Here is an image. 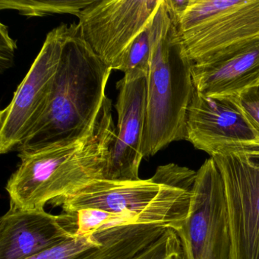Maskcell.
I'll return each instance as SVG.
<instances>
[{
    "instance_id": "cell-1",
    "label": "cell",
    "mask_w": 259,
    "mask_h": 259,
    "mask_svg": "<svg viewBox=\"0 0 259 259\" xmlns=\"http://www.w3.org/2000/svg\"><path fill=\"white\" fill-rule=\"evenodd\" d=\"M106 97L91 133L72 143L19 153L21 163L7 183L10 206L45 209L49 201L73 195L105 179L116 127Z\"/></svg>"
},
{
    "instance_id": "cell-2",
    "label": "cell",
    "mask_w": 259,
    "mask_h": 259,
    "mask_svg": "<svg viewBox=\"0 0 259 259\" xmlns=\"http://www.w3.org/2000/svg\"><path fill=\"white\" fill-rule=\"evenodd\" d=\"M111 71L92 52L78 25L69 24L48 109L17 151L29 152L85 138L107 97Z\"/></svg>"
},
{
    "instance_id": "cell-3",
    "label": "cell",
    "mask_w": 259,
    "mask_h": 259,
    "mask_svg": "<svg viewBox=\"0 0 259 259\" xmlns=\"http://www.w3.org/2000/svg\"><path fill=\"white\" fill-rule=\"evenodd\" d=\"M197 172L176 163L157 167L148 180H95L52 201L64 213L83 209L117 215L128 224L164 226L177 231L187 218Z\"/></svg>"
},
{
    "instance_id": "cell-4",
    "label": "cell",
    "mask_w": 259,
    "mask_h": 259,
    "mask_svg": "<svg viewBox=\"0 0 259 259\" xmlns=\"http://www.w3.org/2000/svg\"><path fill=\"white\" fill-rule=\"evenodd\" d=\"M152 51L148 81L144 158L177 141L186 139V119L193 96L192 63L164 0L152 25Z\"/></svg>"
},
{
    "instance_id": "cell-5",
    "label": "cell",
    "mask_w": 259,
    "mask_h": 259,
    "mask_svg": "<svg viewBox=\"0 0 259 259\" xmlns=\"http://www.w3.org/2000/svg\"><path fill=\"white\" fill-rule=\"evenodd\" d=\"M210 157L224 183L230 259H259V147L221 150Z\"/></svg>"
},
{
    "instance_id": "cell-6",
    "label": "cell",
    "mask_w": 259,
    "mask_h": 259,
    "mask_svg": "<svg viewBox=\"0 0 259 259\" xmlns=\"http://www.w3.org/2000/svg\"><path fill=\"white\" fill-rule=\"evenodd\" d=\"M176 232L183 259H230L224 183L212 157L197 171L189 214Z\"/></svg>"
},
{
    "instance_id": "cell-7",
    "label": "cell",
    "mask_w": 259,
    "mask_h": 259,
    "mask_svg": "<svg viewBox=\"0 0 259 259\" xmlns=\"http://www.w3.org/2000/svg\"><path fill=\"white\" fill-rule=\"evenodd\" d=\"M68 26L62 24L47 35L41 51L11 102L0 113L1 154L17 151L46 112Z\"/></svg>"
},
{
    "instance_id": "cell-8",
    "label": "cell",
    "mask_w": 259,
    "mask_h": 259,
    "mask_svg": "<svg viewBox=\"0 0 259 259\" xmlns=\"http://www.w3.org/2000/svg\"><path fill=\"white\" fill-rule=\"evenodd\" d=\"M161 0H94L80 13V34L111 70H119L133 40L148 26Z\"/></svg>"
},
{
    "instance_id": "cell-9",
    "label": "cell",
    "mask_w": 259,
    "mask_h": 259,
    "mask_svg": "<svg viewBox=\"0 0 259 259\" xmlns=\"http://www.w3.org/2000/svg\"><path fill=\"white\" fill-rule=\"evenodd\" d=\"M186 140L212 156L233 148L259 147V131L234 98H212L194 90Z\"/></svg>"
},
{
    "instance_id": "cell-10",
    "label": "cell",
    "mask_w": 259,
    "mask_h": 259,
    "mask_svg": "<svg viewBox=\"0 0 259 259\" xmlns=\"http://www.w3.org/2000/svg\"><path fill=\"white\" fill-rule=\"evenodd\" d=\"M147 77L124 76L116 84L119 96L115 107L118 124L106 174L107 180L139 179V167L144 158L142 140L148 106Z\"/></svg>"
},
{
    "instance_id": "cell-11",
    "label": "cell",
    "mask_w": 259,
    "mask_h": 259,
    "mask_svg": "<svg viewBox=\"0 0 259 259\" xmlns=\"http://www.w3.org/2000/svg\"><path fill=\"white\" fill-rule=\"evenodd\" d=\"M71 213L10 206L0 221V259H28L76 236Z\"/></svg>"
},
{
    "instance_id": "cell-12",
    "label": "cell",
    "mask_w": 259,
    "mask_h": 259,
    "mask_svg": "<svg viewBox=\"0 0 259 259\" xmlns=\"http://www.w3.org/2000/svg\"><path fill=\"white\" fill-rule=\"evenodd\" d=\"M192 73L195 90L212 98H234L259 85V37L193 63Z\"/></svg>"
},
{
    "instance_id": "cell-13",
    "label": "cell",
    "mask_w": 259,
    "mask_h": 259,
    "mask_svg": "<svg viewBox=\"0 0 259 259\" xmlns=\"http://www.w3.org/2000/svg\"><path fill=\"white\" fill-rule=\"evenodd\" d=\"M168 229L154 224H131L76 234L73 239L28 259H132Z\"/></svg>"
},
{
    "instance_id": "cell-14",
    "label": "cell",
    "mask_w": 259,
    "mask_h": 259,
    "mask_svg": "<svg viewBox=\"0 0 259 259\" xmlns=\"http://www.w3.org/2000/svg\"><path fill=\"white\" fill-rule=\"evenodd\" d=\"M180 35L193 63L224 48L259 37V0H239L228 11Z\"/></svg>"
},
{
    "instance_id": "cell-15",
    "label": "cell",
    "mask_w": 259,
    "mask_h": 259,
    "mask_svg": "<svg viewBox=\"0 0 259 259\" xmlns=\"http://www.w3.org/2000/svg\"><path fill=\"white\" fill-rule=\"evenodd\" d=\"M94 0H1V10H14L31 17L53 14H72L78 17L80 13Z\"/></svg>"
},
{
    "instance_id": "cell-16",
    "label": "cell",
    "mask_w": 259,
    "mask_h": 259,
    "mask_svg": "<svg viewBox=\"0 0 259 259\" xmlns=\"http://www.w3.org/2000/svg\"><path fill=\"white\" fill-rule=\"evenodd\" d=\"M239 0H190L176 25L180 34L194 29L228 11Z\"/></svg>"
},
{
    "instance_id": "cell-17",
    "label": "cell",
    "mask_w": 259,
    "mask_h": 259,
    "mask_svg": "<svg viewBox=\"0 0 259 259\" xmlns=\"http://www.w3.org/2000/svg\"><path fill=\"white\" fill-rule=\"evenodd\" d=\"M152 20L139 34L130 45L124 57L119 71L124 76L134 78L140 75H148L152 51Z\"/></svg>"
},
{
    "instance_id": "cell-18",
    "label": "cell",
    "mask_w": 259,
    "mask_h": 259,
    "mask_svg": "<svg viewBox=\"0 0 259 259\" xmlns=\"http://www.w3.org/2000/svg\"><path fill=\"white\" fill-rule=\"evenodd\" d=\"M132 259H183L180 237L175 230L169 229Z\"/></svg>"
},
{
    "instance_id": "cell-19",
    "label": "cell",
    "mask_w": 259,
    "mask_h": 259,
    "mask_svg": "<svg viewBox=\"0 0 259 259\" xmlns=\"http://www.w3.org/2000/svg\"><path fill=\"white\" fill-rule=\"evenodd\" d=\"M241 108L259 131V85L234 97Z\"/></svg>"
},
{
    "instance_id": "cell-20",
    "label": "cell",
    "mask_w": 259,
    "mask_h": 259,
    "mask_svg": "<svg viewBox=\"0 0 259 259\" xmlns=\"http://www.w3.org/2000/svg\"><path fill=\"white\" fill-rule=\"evenodd\" d=\"M1 40H0V63H1V69H8L13 63V57L15 51L17 48L16 40L10 37L9 34L8 28L7 26L1 24L0 28Z\"/></svg>"
}]
</instances>
